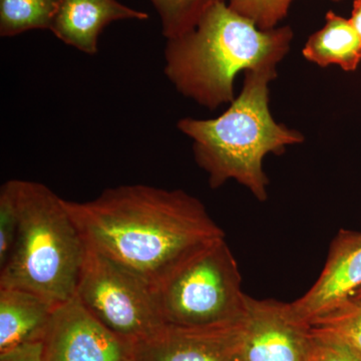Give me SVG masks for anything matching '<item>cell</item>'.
<instances>
[{"mask_svg":"<svg viewBox=\"0 0 361 361\" xmlns=\"http://www.w3.org/2000/svg\"><path fill=\"white\" fill-rule=\"evenodd\" d=\"M65 204L87 245L157 289L195 252L225 238L205 206L182 190L123 185Z\"/></svg>","mask_w":361,"mask_h":361,"instance_id":"6da1fadb","label":"cell"},{"mask_svg":"<svg viewBox=\"0 0 361 361\" xmlns=\"http://www.w3.org/2000/svg\"><path fill=\"white\" fill-rule=\"evenodd\" d=\"M292 37L287 26L261 30L225 0H216L191 32L168 40L165 75L183 96L215 110L234 101L240 71H276Z\"/></svg>","mask_w":361,"mask_h":361,"instance_id":"7a4b0ae2","label":"cell"},{"mask_svg":"<svg viewBox=\"0 0 361 361\" xmlns=\"http://www.w3.org/2000/svg\"><path fill=\"white\" fill-rule=\"evenodd\" d=\"M276 75V71H247L241 94L223 115L178 123V129L193 140L195 160L209 175L211 187L235 180L265 201L269 184L263 170L265 156L279 155L303 142L302 134L271 115L268 85Z\"/></svg>","mask_w":361,"mask_h":361,"instance_id":"3957f363","label":"cell"},{"mask_svg":"<svg viewBox=\"0 0 361 361\" xmlns=\"http://www.w3.org/2000/svg\"><path fill=\"white\" fill-rule=\"evenodd\" d=\"M18 211L16 242L0 268V287L37 294L54 306L75 296L87 244L65 204L49 187L11 180Z\"/></svg>","mask_w":361,"mask_h":361,"instance_id":"277c9868","label":"cell"},{"mask_svg":"<svg viewBox=\"0 0 361 361\" xmlns=\"http://www.w3.org/2000/svg\"><path fill=\"white\" fill-rule=\"evenodd\" d=\"M166 324L213 326L243 319L248 295L225 238L192 254L158 288Z\"/></svg>","mask_w":361,"mask_h":361,"instance_id":"5b68a950","label":"cell"},{"mask_svg":"<svg viewBox=\"0 0 361 361\" xmlns=\"http://www.w3.org/2000/svg\"><path fill=\"white\" fill-rule=\"evenodd\" d=\"M75 297L106 329L134 346L167 325L158 289L89 245Z\"/></svg>","mask_w":361,"mask_h":361,"instance_id":"8992f818","label":"cell"},{"mask_svg":"<svg viewBox=\"0 0 361 361\" xmlns=\"http://www.w3.org/2000/svg\"><path fill=\"white\" fill-rule=\"evenodd\" d=\"M44 361H134V345L106 329L77 297L54 308Z\"/></svg>","mask_w":361,"mask_h":361,"instance_id":"52a82bcc","label":"cell"},{"mask_svg":"<svg viewBox=\"0 0 361 361\" xmlns=\"http://www.w3.org/2000/svg\"><path fill=\"white\" fill-rule=\"evenodd\" d=\"M308 323L290 303L248 296L242 327V361H307Z\"/></svg>","mask_w":361,"mask_h":361,"instance_id":"ba28073f","label":"cell"},{"mask_svg":"<svg viewBox=\"0 0 361 361\" xmlns=\"http://www.w3.org/2000/svg\"><path fill=\"white\" fill-rule=\"evenodd\" d=\"M243 320L202 327L167 324L134 346V361H242Z\"/></svg>","mask_w":361,"mask_h":361,"instance_id":"9c48e42d","label":"cell"},{"mask_svg":"<svg viewBox=\"0 0 361 361\" xmlns=\"http://www.w3.org/2000/svg\"><path fill=\"white\" fill-rule=\"evenodd\" d=\"M361 289V233L341 230L332 242L322 274L303 296L291 302L308 323L336 310Z\"/></svg>","mask_w":361,"mask_h":361,"instance_id":"30bf717a","label":"cell"},{"mask_svg":"<svg viewBox=\"0 0 361 361\" xmlns=\"http://www.w3.org/2000/svg\"><path fill=\"white\" fill-rule=\"evenodd\" d=\"M148 18V13L118 0H61L49 30L66 44L94 56L106 26L118 20Z\"/></svg>","mask_w":361,"mask_h":361,"instance_id":"8fae6325","label":"cell"},{"mask_svg":"<svg viewBox=\"0 0 361 361\" xmlns=\"http://www.w3.org/2000/svg\"><path fill=\"white\" fill-rule=\"evenodd\" d=\"M56 307L32 292L0 287V353L42 341Z\"/></svg>","mask_w":361,"mask_h":361,"instance_id":"7c38bea8","label":"cell"},{"mask_svg":"<svg viewBox=\"0 0 361 361\" xmlns=\"http://www.w3.org/2000/svg\"><path fill=\"white\" fill-rule=\"evenodd\" d=\"M302 52L304 58L316 65H336L353 71L361 61V37L350 20L329 11L324 26L311 35Z\"/></svg>","mask_w":361,"mask_h":361,"instance_id":"4fadbf2b","label":"cell"},{"mask_svg":"<svg viewBox=\"0 0 361 361\" xmlns=\"http://www.w3.org/2000/svg\"><path fill=\"white\" fill-rule=\"evenodd\" d=\"M311 337L338 344L361 361V301L350 298L308 322Z\"/></svg>","mask_w":361,"mask_h":361,"instance_id":"5bb4252c","label":"cell"},{"mask_svg":"<svg viewBox=\"0 0 361 361\" xmlns=\"http://www.w3.org/2000/svg\"><path fill=\"white\" fill-rule=\"evenodd\" d=\"M61 0H0V35L51 30Z\"/></svg>","mask_w":361,"mask_h":361,"instance_id":"9a60e30c","label":"cell"},{"mask_svg":"<svg viewBox=\"0 0 361 361\" xmlns=\"http://www.w3.org/2000/svg\"><path fill=\"white\" fill-rule=\"evenodd\" d=\"M161 21L164 37L176 39L191 32L216 0H151Z\"/></svg>","mask_w":361,"mask_h":361,"instance_id":"2e32d148","label":"cell"},{"mask_svg":"<svg viewBox=\"0 0 361 361\" xmlns=\"http://www.w3.org/2000/svg\"><path fill=\"white\" fill-rule=\"evenodd\" d=\"M292 0H229L233 11L253 21L261 30H272L283 20Z\"/></svg>","mask_w":361,"mask_h":361,"instance_id":"e0dca14e","label":"cell"},{"mask_svg":"<svg viewBox=\"0 0 361 361\" xmlns=\"http://www.w3.org/2000/svg\"><path fill=\"white\" fill-rule=\"evenodd\" d=\"M18 229V211L11 182L0 190V268L6 265L13 250Z\"/></svg>","mask_w":361,"mask_h":361,"instance_id":"ac0fdd59","label":"cell"},{"mask_svg":"<svg viewBox=\"0 0 361 361\" xmlns=\"http://www.w3.org/2000/svg\"><path fill=\"white\" fill-rule=\"evenodd\" d=\"M307 361H360L348 349L332 342L311 337Z\"/></svg>","mask_w":361,"mask_h":361,"instance_id":"d6986e66","label":"cell"},{"mask_svg":"<svg viewBox=\"0 0 361 361\" xmlns=\"http://www.w3.org/2000/svg\"><path fill=\"white\" fill-rule=\"evenodd\" d=\"M0 361H44V343L28 342L0 353Z\"/></svg>","mask_w":361,"mask_h":361,"instance_id":"ffe728a7","label":"cell"},{"mask_svg":"<svg viewBox=\"0 0 361 361\" xmlns=\"http://www.w3.org/2000/svg\"><path fill=\"white\" fill-rule=\"evenodd\" d=\"M350 21L361 37V0H355L353 4Z\"/></svg>","mask_w":361,"mask_h":361,"instance_id":"44dd1931","label":"cell"},{"mask_svg":"<svg viewBox=\"0 0 361 361\" xmlns=\"http://www.w3.org/2000/svg\"><path fill=\"white\" fill-rule=\"evenodd\" d=\"M351 298L353 299H355V300H360L361 301V289L360 291L358 292H356V293L355 294V295H353V297H351Z\"/></svg>","mask_w":361,"mask_h":361,"instance_id":"7402d4cb","label":"cell"}]
</instances>
